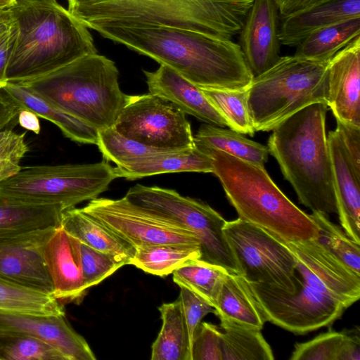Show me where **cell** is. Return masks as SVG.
I'll return each instance as SVG.
<instances>
[{
    "instance_id": "9",
    "label": "cell",
    "mask_w": 360,
    "mask_h": 360,
    "mask_svg": "<svg viewBox=\"0 0 360 360\" xmlns=\"http://www.w3.org/2000/svg\"><path fill=\"white\" fill-rule=\"evenodd\" d=\"M108 161L21 167L0 182V198L30 205H59L64 211L107 191L117 179Z\"/></svg>"
},
{
    "instance_id": "38",
    "label": "cell",
    "mask_w": 360,
    "mask_h": 360,
    "mask_svg": "<svg viewBox=\"0 0 360 360\" xmlns=\"http://www.w3.org/2000/svg\"><path fill=\"white\" fill-rule=\"evenodd\" d=\"M82 271L86 288L96 285L120 267L130 264L129 259L91 248L81 243Z\"/></svg>"
},
{
    "instance_id": "18",
    "label": "cell",
    "mask_w": 360,
    "mask_h": 360,
    "mask_svg": "<svg viewBox=\"0 0 360 360\" xmlns=\"http://www.w3.org/2000/svg\"><path fill=\"white\" fill-rule=\"evenodd\" d=\"M44 257L53 283V297L63 305L81 300L87 290L81 242L60 226L49 239Z\"/></svg>"
},
{
    "instance_id": "42",
    "label": "cell",
    "mask_w": 360,
    "mask_h": 360,
    "mask_svg": "<svg viewBox=\"0 0 360 360\" xmlns=\"http://www.w3.org/2000/svg\"><path fill=\"white\" fill-rule=\"evenodd\" d=\"M336 130L358 174L360 175V127L336 120Z\"/></svg>"
},
{
    "instance_id": "26",
    "label": "cell",
    "mask_w": 360,
    "mask_h": 360,
    "mask_svg": "<svg viewBox=\"0 0 360 360\" xmlns=\"http://www.w3.org/2000/svg\"><path fill=\"white\" fill-rule=\"evenodd\" d=\"M161 330L152 345V360H191V346L179 299L159 307Z\"/></svg>"
},
{
    "instance_id": "2",
    "label": "cell",
    "mask_w": 360,
    "mask_h": 360,
    "mask_svg": "<svg viewBox=\"0 0 360 360\" xmlns=\"http://www.w3.org/2000/svg\"><path fill=\"white\" fill-rule=\"evenodd\" d=\"M166 65L199 87L242 89L254 77L238 44L191 30L155 25L88 27Z\"/></svg>"
},
{
    "instance_id": "1",
    "label": "cell",
    "mask_w": 360,
    "mask_h": 360,
    "mask_svg": "<svg viewBox=\"0 0 360 360\" xmlns=\"http://www.w3.org/2000/svg\"><path fill=\"white\" fill-rule=\"evenodd\" d=\"M296 258V290L248 283L266 321L296 335L330 326L360 297V275L316 238L286 242Z\"/></svg>"
},
{
    "instance_id": "20",
    "label": "cell",
    "mask_w": 360,
    "mask_h": 360,
    "mask_svg": "<svg viewBox=\"0 0 360 360\" xmlns=\"http://www.w3.org/2000/svg\"><path fill=\"white\" fill-rule=\"evenodd\" d=\"M327 138L341 227L349 238L360 244V175L356 173L338 131H329Z\"/></svg>"
},
{
    "instance_id": "12",
    "label": "cell",
    "mask_w": 360,
    "mask_h": 360,
    "mask_svg": "<svg viewBox=\"0 0 360 360\" xmlns=\"http://www.w3.org/2000/svg\"><path fill=\"white\" fill-rule=\"evenodd\" d=\"M82 210L136 250L152 245L200 247L196 235L176 221L127 200L96 198Z\"/></svg>"
},
{
    "instance_id": "7",
    "label": "cell",
    "mask_w": 360,
    "mask_h": 360,
    "mask_svg": "<svg viewBox=\"0 0 360 360\" xmlns=\"http://www.w3.org/2000/svg\"><path fill=\"white\" fill-rule=\"evenodd\" d=\"M118 77L115 63L96 53L15 83L99 131L114 126L128 101Z\"/></svg>"
},
{
    "instance_id": "39",
    "label": "cell",
    "mask_w": 360,
    "mask_h": 360,
    "mask_svg": "<svg viewBox=\"0 0 360 360\" xmlns=\"http://www.w3.org/2000/svg\"><path fill=\"white\" fill-rule=\"evenodd\" d=\"M343 332L329 329L313 339L295 345L290 360H335Z\"/></svg>"
},
{
    "instance_id": "33",
    "label": "cell",
    "mask_w": 360,
    "mask_h": 360,
    "mask_svg": "<svg viewBox=\"0 0 360 360\" xmlns=\"http://www.w3.org/2000/svg\"><path fill=\"white\" fill-rule=\"evenodd\" d=\"M226 269L200 259H189L173 273V281L206 300L213 306Z\"/></svg>"
},
{
    "instance_id": "46",
    "label": "cell",
    "mask_w": 360,
    "mask_h": 360,
    "mask_svg": "<svg viewBox=\"0 0 360 360\" xmlns=\"http://www.w3.org/2000/svg\"><path fill=\"white\" fill-rule=\"evenodd\" d=\"M21 109L15 100L0 86V131L11 128L8 127L17 121Z\"/></svg>"
},
{
    "instance_id": "4",
    "label": "cell",
    "mask_w": 360,
    "mask_h": 360,
    "mask_svg": "<svg viewBox=\"0 0 360 360\" xmlns=\"http://www.w3.org/2000/svg\"><path fill=\"white\" fill-rule=\"evenodd\" d=\"M68 11L87 27L96 24L155 25L231 39L253 0H68Z\"/></svg>"
},
{
    "instance_id": "49",
    "label": "cell",
    "mask_w": 360,
    "mask_h": 360,
    "mask_svg": "<svg viewBox=\"0 0 360 360\" xmlns=\"http://www.w3.org/2000/svg\"><path fill=\"white\" fill-rule=\"evenodd\" d=\"M326 0H285L278 8L281 18Z\"/></svg>"
},
{
    "instance_id": "37",
    "label": "cell",
    "mask_w": 360,
    "mask_h": 360,
    "mask_svg": "<svg viewBox=\"0 0 360 360\" xmlns=\"http://www.w3.org/2000/svg\"><path fill=\"white\" fill-rule=\"evenodd\" d=\"M0 360H68L49 342L27 335L0 332Z\"/></svg>"
},
{
    "instance_id": "47",
    "label": "cell",
    "mask_w": 360,
    "mask_h": 360,
    "mask_svg": "<svg viewBox=\"0 0 360 360\" xmlns=\"http://www.w3.org/2000/svg\"><path fill=\"white\" fill-rule=\"evenodd\" d=\"M25 155L24 153L0 155V182L13 176L21 169L20 162Z\"/></svg>"
},
{
    "instance_id": "10",
    "label": "cell",
    "mask_w": 360,
    "mask_h": 360,
    "mask_svg": "<svg viewBox=\"0 0 360 360\" xmlns=\"http://www.w3.org/2000/svg\"><path fill=\"white\" fill-rule=\"evenodd\" d=\"M124 198L133 204L176 221L200 240V259L229 273L239 270L224 233L226 221L207 203L181 195L176 191L136 184Z\"/></svg>"
},
{
    "instance_id": "28",
    "label": "cell",
    "mask_w": 360,
    "mask_h": 360,
    "mask_svg": "<svg viewBox=\"0 0 360 360\" xmlns=\"http://www.w3.org/2000/svg\"><path fill=\"white\" fill-rule=\"evenodd\" d=\"M195 144L224 152L231 156L264 167L269 154L268 147L244 137L231 129L204 124L193 136Z\"/></svg>"
},
{
    "instance_id": "22",
    "label": "cell",
    "mask_w": 360,
    "mask_h": 360,
    "mask_svg": "<svg viewBox=\"0 0 360 360\" xmlns=\"http://www.w3.org/2000/svg\"><path fill=\"white\" fill-rule=\"evenodd\" d=\"M117 176L134 180L149 176L178 172L213 173L212 157L197 146L169 150L115 167Z\"/></svg>"
},
{
    "instance_id": "44",
    "label": "cell",
    "mask_w": 360,
    "mask_h": 360,
    "mask_svg": "<svg viewBox=\"0 0 360 360\" xmlns=\"http://www.w3.org/2000/svg\"><path fill=\"white\" fill-rule=\"evenodd\" d=\"M25 132L18 134L11 128L0 131V155L26 154L29 147L25 141Z\"/></svg>"
},
{
    "instance_id": "3",
    "label": "cell",
    "mask_w": 360,
    "mask_h": 360,
    "mask_svg": "<svg viewBox=\"0 0 360 360\" xmlns=\"http://www.w3.org/2000/svg\"><path fill=\"white\" fill-rule=\"evenodd\" d=\"M10 8L18 34L7 82L35 78L98 53L88 27L56 0H15Z\"/></svg>"
},
{
    "instance_id": "5",
    "label": "cell",
    "mask_w": 360,
    "mask_h": 360,
    "mask_svg": "<svg viewBox=\"0 0 360 360\" xmlns=\"http://www.w3.org/2000/svg\"><path fill=\"white\" fill-rule=\"evenodd\" d=\"M326 103H312L273 130L269 153L301 204L326 215L338 214L332 162L326 132Z\"/></svg>"
},
{
    "instance_id": "41",
    "label": "cell",
    "mask_w": 360,
    "mask_h": 360,
    "mask_svg": "<svg viewBox=\"0 0 360 360\" xmlns=\"http://www.w3.org/2000/svg\"><path fill=\"white\" fill-rule=\"evenodd\" d=\"M179 299L192 346L195 333L202 319L210 313L215 314V309L206 300L183 286L180 287Z\"/></svg>"
},
{
    "instance_id": "52",
    "label": "cell",
    "mask_w": 360,
    "mask_h": 360,
    "mask_svg": "<svg viewBox=\"0 0 360 360\" xmlns=\"http://www.w3.org/2000/svg\"><path fill=\"white\" fill-rule=\"evenodd\" d=\"M285 1V0H274L278 8L284 3Z\"/></svg>"
},
{
    "instance_id": "43",
    "label": "cell",
    "mask_w": 360,
    "mask_h": 360,
    "mask_svg": "<svg viewBox=\"0 0 360 360\" xmlns=\"http://www.w3.org/2000/svg\"><path fill=\"white\" fill-rule=\"evenodd\" d=\"M18 29L13 21L12 25L0 34V86L7 83L6 70L9 60L15 46Z\"/></svg>"
},
{
    "instance_id": "35",
    "label": "cell",
    "mask_w": 360,
    "mask_h": 360,
    "mask_svg": "<svg viewBox=\"0 0 360 360\" xmlns=\"http://www.w3.org/2000/svg\"><path fill=\"white\" fill-rule=\"evenodd\" d=\"M311 217L319 227L316 239L354 272L360 275V244L349 238L328 215L313 212Z\"/></svg>"
},
{
    "instance_id": "50",
    "label": "cell",
    "mask_w": 360,
    "mask_h": 360,
    "mask_svg": "<svg viewBox=\"0 0 360 360\" xmlns=\"http://www.w3.org/2000/svg\"><path fill=\"white\" fill-rule=\"evenodd\" d=\"M13 21L10 7L0 9V34L8 30Z\"/></svg>"
},
{
    "instance_id": "6",
    "label": "cell",
    "mask_w": 360,
    "mask_h": 360,
    "mask_svg": "<svg viewBox=\"0 0 360 360\" xmlns=\"http://www.w3.org/2000/svg\"><path fill=\"white\" fill-rule=\"evenodd\" d=\"M195 146L212 157V174L219 179L238 218L283 241L300 242L317 238L316 223L285 195L264 167Z\"/></svg>"
},
{
    "instance_id": "15",
    "label": "cell",
    "mask_w": 360,
    "mask_h": 360,
    "mask_svg": "<svg viewBox=\"0 0 360 360\" xmlns=\"http://www.w3.org/2000/svg\"><path fill=\"white\" fill-rule=\"evenodd\" d=\"M278 13L274 0H253L239 33L238 44L254 77L266 71L281 57Z\"/></svg>"
},
{
    "instance_id": "11",
    "label": "cell",
    "mask_w": 360,
    "mask_h": 360,
    "mask_svg": "<svg viewBox=\"0 0 360 360\" xmlns=\"http://www.w3.org/2000/svg\"><path fill=\"white\" fill-rule=\"evenodd\" d=\"M223 231L247 282L295 292L296 258L285 241L240 218L226 221Z\"/></svg>"
},
{
    "instance_id": "34",
    "label": "cell",
    "mask_w": 360,
    "mask_h": 360,
    "mask_svg": "<svg viewBox=\"0 0 360 360\" xmlns=\"http://www.w3.org/2000/svg\"><path fill=\"white\" fill-rule=\"evenodd\" d=\"M200 88L231 129L241 134L255 135L256 131L248 106V87L242 89Z\"/></svg>"
},
{
    "instance_id": "21",
    "label": "cell",
    "mask_w": 360,
    "mask_h": 360,
    "mask_svg": "<svg viewBox=\"0 0 360 360\" xmlns=\"http://www.w3.org/2000/svg\"><path fill=\"white\" fill-rule=\"evenodd\" d=\"M360 17V0H326L289 15L282 20L280 43L297 46L316 30Z\"/></svg>"
},
{
    "instance_id": "14",
    "label": "cell",
    "mask_w": 360,
    "mask_h": 360,
    "mask_svg": "<svg viewBox=\"0 0 360 360\" xmlns=\"http://www.w3.org/2000/svg\"><path fill=\"white\" fill-rule=\"evenodd\" d=\"M56 228L0 236V277L53 295V283L44 251Z\"/></svg>"
},
{
    "instance_id": "23",
    "label": "cell",
    "mask_w": 360,
    "mask_h": 360,
    "mask_svg": "<svg viewBox=\"0 0 360 360\" xmlns=\"http://www.w3.org/2000/svg\"><path fill=\"white\" fill-rule=\"evenodd\" d=\"M213 307L221 324L262 330L266 322L246 281L238 274L226 275Z\"/></svg>"
},
{
    "instance_id": "13",
    "label": "cell",
    "mask_w": 360,
    "mask_h": 360,
    "mask_svg": "<svg viewBox=\"0 0 360 360\" xmlns=\"http://www.w3.org/2000/svg\"><path fill=\"white\" fill-rule=\"evenodd\" d=\"M186 114L167 100L150 93L129 96L113 127L122 136L168 150L195 146Z\"/></svg>"
},
{
    "instance_id": "17",
    "label": "cell",
    "mask_w": 360,
    "mask_h": 360,
    "mask_svg": "<svg viewBox=\"0 0 360 360\" xmlns=\"http://www.w3.org/2000/svg\"><path fill=\"white\" fill-rule=\"evenodd\" d=\"M326 104L336 120L360 127V36L329 60Z\"/></svg>"
},
{
    "instance_id": "19",
    "label": "cell",
    "mask_w": 360,
    "mask_h": 360,
    "mask_svg": "<svg viewBox=\"0 0 360 360\" xmlns=\"http://www.w3.org/2000/svg\"><path fill=\"white\" fill-rule=\"evenodd\" d=\"M150 94L168 101L185 114L206 124L228 127V123L201 89L170 67L160 64L153 72L143 70Z\"/></svg>"
},
{
    "instance_id": "51",
    "label": "cell",
    "mask_w": 360,
    "mask_h": 360,
    "mask_svg": "<svg viewBox=\"0 0 360 360\" xmlns=\"http://www.w3.org/2000/svg\"><path fill=\"white\" fill-rule=\"evenodd\" d=\"M15 0H0V9L10 7Z\"/></svg>"
},
{
    "instance_id": "24",
    "label": "cell",
    "mask_w": 360,
    "mask_h": 360,
    "mask_svg": "<svg viewBox=\"0 0 360 360\" xmlns=\"http://www.w3.org/2000/svg\"><path fill=\"white\" fill-rule=\"evenodd\" d=\"M3 88L22 109L30 110L39 117L53 122L65 137L79 143L96 145L98 130L95 128L17 83L8 82Z\"/></svg>"
},
{
    "instance_id": "27",
    "label": "cell",
    "mask_w": 360,
    "mask_h": 360,
    "mask_svg": "<svg viewBox=\"0 0 360 360\" xmlns=\"http://www.w3.org/2000/svg\"><path fill=\"white\" fill-rule=\"evenodd\" d=\"M360 36V17L316 30L296 47L294 56L316 61H329L339 51Z\"/></svg>"
},
{
    "instance_id": "45",
    "label": "cell",
    "mask_w": 360,
    "mask_h": 360,
    "mask_svg": "<svg viewBox=\"0 0 360 360\" xmlns=\"http://www.w3.org/2000/svg\"><path fill=\"white\" fill-rule=\"evenodd\" d=\"M343 332L335 360H360L359 328Z\"/></svg>"
},
{
    "instance_id": "16",
    "label": "cell",
    "mask_w": 360,
    "mask_h": 360,
    "mask_svg": "<svg viewBox=\"0 0 360 360\" xmlns=\"http://www.w3.org/2000/svg\"><path fill=\"white\" fill-rule=\"evenodd\" d=\"M0 332L27 335L43 340L68 360H95L84 338L70 325L65 314L37 315L0 310Z\"/></svg>"
},
{
    "instance_id": "29",
    "label": "cell",
    "mask_w": 360,
    "mask_h": 360,
    "mask_svg": "<svg viewBox=\"0 0 360 360\" xmlns=\"http://www.w3.org/2000/svg\"><path fill=\"white\" fill-rule=\"evenodd\" d=\"M59 205H30L0 198V236L60 226Z\"/></svg>"
},
{
    "instance_id": "25",
    "label": "cell",
    "mask_w": 360,
    "mask_h": 360,
    "mask_svg": "<svg viewBox=\"0 0 360 360\" xmlns=\"http://www.w3.org/2000/svg\"><path fill=\"white\" fill-rule=\"evenodd\" d=\"M60 226L82 243L98 251L118 255L131 261L135 248L113 233L82 208L63 212Z\"/></svg>"
},
{
    "instance_id": "32",
    "label": "cell",
    "mask_w": 360,
    "mask_h": 360,
    "mask_svg": "<svg viewBox=\"0 0 360 360\" xmlns=\"http://www.w3.org/2000/svg\"><path fill=\"white\" fill-rule=\"evenodd\" d=\"M0 310L46 316L65 314L64 305L53 295L1 277Z\"/></svg>"
},
{
    "instance_id": "31",
    "label": "cell",
    "mask_w": 360,
    "mask_h": 360,
    "mask_svg": "<svg viewBox=\"0 0 360 360\" xmlns=\"http://www.w3.org/2000/svg\"><path fill=\"white\" fill-rule=\"evenodd\" d=\"M222 360H273L274 356L261 330L221 324Z\"/></svg>"
},
{
    "instance_id": "40",
    "label": "cell",
    "mask_w": 360,
    "mask_h": 360,
    "mask_svg": "<svg viewBox=\"0 0 360 360\" xmlns=\"http://www.w3.org/2000/svg\"><path fill=\"white\" fill-rule=\"evenodd\" d=\"M191 360H222L219 327L206 322L200 323L192 342Z\"/></svg>"
},
{
    "instance_id": "30",
    "label": "cell",
    "mask_w": 360,
    "mask_h": 360,
    "mask_svg": "<svg viewBox=\"0 0 360 360\" xmlns=\"http://www.w3.org/2000/svg\"><path fill=\"white\" fill-rule=\"evenodd\" d=\"M200 247L181 245H152L136 248L130 264L158 276L172 274L189 259H200Z\"/></svg>"
},
{
    "instance_id": "48",
    "label": "cell",
    "mask_w": 360,
    "mask_h": 360,
    "mask_svg": "<svg viewBox=\"0 0 360 360\" xmlns=\"http://www.w3.org/2000/svg\"><path fill=\"white\" fill-rule=\"evenodd\" d=\"M17 121L20 127L36 134L41 131L39 116L30 110L21 109L18 115Z\"/></svg>"
},
{
    "instance_id": "8",
    "label": "cell",
    "mask_w": 360,
    "mask_h": 360,
    "mask_svg": "<svg viewBox=\"0 0 360 360\" xmlns=\"http://www.w3.org/2000/svg\"><path fill=\"white\" fill-rule=\"evenodd\" d=\"M329 61L280 57L254 77L248 101L255 130L272 131L284 120L314 103H326Z\"/></svg>"
},
{
    "instance_id": "36",
    "label": "cell",
    "mask_w": 360,
    "mask_h": 360,
    "mask_svg": "<svg viewBox=\"0 0 360 360\" xmlns=\"http://www.w3.org/2000/svg\"><path fill=\"white\" fill-rule=\"evenodd\" d=\"M96 146L108 162L117 166L157 155L168 150L153 148L125 137L113 127L98 131Z\"/></svg>"
}]
</instances>
